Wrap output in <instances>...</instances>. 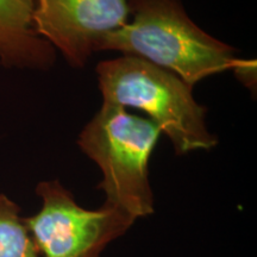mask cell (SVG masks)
<instances>
[{
	"mask_svg": "<svg viewBox=\"0 0 257 257\" xmlns=\"http://www.w3.org/2000/svg\"><path fill=\"white\" fill-rule=\"evenodd\" d=\"M131 21L107 34L96 51L114 50L169 70L189 86L226 70L252 85L256 63L234 56V49L201 30L180 0H127Z\"/></svg>",
	"mask_w": 257,
	"mask_h": 257,
	"instance_id": "obj_1",
	"label": "cell"
},
{
	"mask_svg": "<svg viewBox=\"0 0 257 257\" xmlns=\"http://www.w3.org/2000/svg\"><path fill=\"white\" fill-rule=\"evenodd\" d=\"M96 74L104 102L146 112L178 155L217 146L206 125V108L195 101L192 86L175 74L130 55L102 61Z\"/></svg>",
	"mask_w": 257,
	"mask_h": 257,
	"instance_id": "obj_2",
	"label": "cell"
},
{
	"mask_svg": "<svg viewBox=\"0 0 257 257\" xmlns=\"http://www.w3.org/2000/svg\"><path fill=\"white\" fill-rule=\"evenodd\" d=\"M161 134L152 120L102 102L79 136L80 149L102 173L98 188L105 193V204L135 220L154 212L149 160Z\"/></svg>",
	"mask_w": 257,
	"mask_h": 257,
	"instance_id": "obj_3",
	"label": "cell"
},
{
	"mask_svg": "<svg viewBox=\"0 0 257 257\" xmlns=\"http://www.w3.org/2000/svg\"><path fill=\"white\" fill-rule=\"evenodd\" d=\"M36 193L40 212L23 218L40 257H100L108 243L123 236L134 218L104 204L86 210L59 181H43Z\"/></svg>",
	"mask_w": 257,
	"mask_h": 257,
	"instance_id": "obj_4",
	"label": "cell"
},
{
	"mask_svg": "<svg viewBox=\"0 0 257 257\" xmlns=\"http://www.w3.org/2000/svg\"><path fill=\"white\" fill-rule=\"evenodd\" d=\"M128 17L127 0H34L32 24L70 66L81 68L99 42Z\"/></svg>",
	"mask_w": 257,
	"mask_h": 257,
	"instance_id": "obj_5",
	"label": "cell"
},
{
	"mask_svg": "<svg viewBox=\"0 0 257 257\" xmlns=\"http://www.w3.org/2000/svg\"><path fill=\"white\" fill-rule=\"evenodd\" d=\"M34 0H0V63L8 68L49 69L55 49L32 24Z\"/></svg>",
	"mask_w": 257,
	"mask_h": 257,
	"instance_id": "obj_6",
	"label": "cell"
},
{
	"mask_svg": "<svg viewBox=\"0 0 257 257\" xmlns=\"http://www.w3.org/2000/svg\"><path fill=\"white\" fill-rule=\"evenodd\" d=\"M17 204L0 195V257H40Z\"/></svg>",
	"mask_w": 257,
	"mask_h": 257,
	"instance_id": "obj_7",
	"label": "cell"
}]
</instances>
